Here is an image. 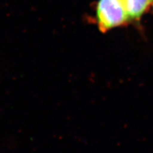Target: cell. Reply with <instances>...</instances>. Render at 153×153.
Returning <instances> with one entry per match:
<instances>
[{
  "mask_svg": "<svg viewBox=\"0 0 153 153\" xmlns=\"http://www.w3.org/2000/svg\"><path fill=\"white\" fill-rule=\"evenodd\" d=\"M96 20L101 32H106L131 23L123 0H99Z\"/></svg>",
  "mask_w": 153,
  "mask_h": 153,
  "instance_id": "1",
  "label": "cell"
},
{
  "mask_svg": "<svg viewBox=\"0 0 153 153\" xmlns=\"http://www.w3.org/2000/svg\"><path fill=\"white\" fill-rule=\"evenodd\" d=\"M131 22L138 21L152 4V0H123Z\"/></svg>",
  "mask_w": 153,
  "mask_h": 153,
  "instance_id": "2",
  "label": "cell"
},
{
  "mask_svg": "<svg viewBox=\"0 0 153 153\" xmlns=\"http://www.w3.org/2000/svg\"><path fill=\"white\" fill-rule=\"evenodd\" d=\"M152 3H153V0H152Z\"/></svg>",
  "mask_w": 153,
  "mask_h": 153,
  "instance_id": "3",
  "label": "cell"
}]
</instances>
